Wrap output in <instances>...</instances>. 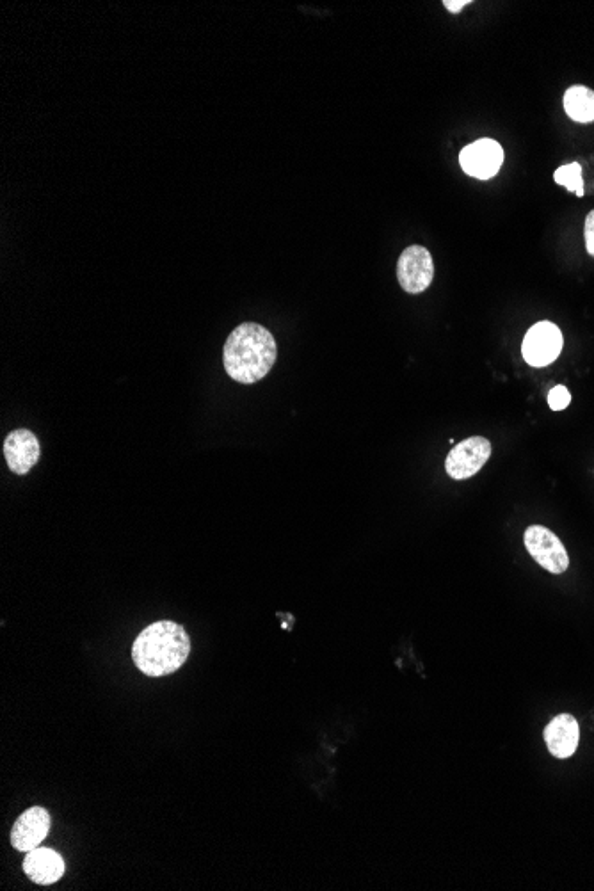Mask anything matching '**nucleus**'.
Returning a JSON list of instances; mask_svg holds the SVG:
<instances>
[{
  "instance_id": "f257e3e1",
  "label": "nucleus",
  "mask_w": 594,
  "mask_h": 891,
  "mask_svg": "<svg viewBox=\"0 0 594 891\" xmlns=\"http://www.w3.org/2000/svg\"><path fill=\"white\" fill-rule=\"evenodd\" d=\"M278 356L273 333L257 322H244L233 330L223 347L226 374L241 383L253 385L264 379Z\"/></svg>"
},
{
  "instance_id": "f03ea898",
  "label": "nucleus",
  "mask_w": 594,
  "mask_h": 891,
  "mask_svg": "<svg viewBox=\"0 0 594 891\" xmlns=\"http://www.w3.org/2000/svg\"><path fill=\"white\" fill-rule=\"evenodd\" d=\"M191 653V639L182 625L162 619L137 635L132 646V660L146 676L173 675Z\"/></svg>"
},
{
  "instance_id": "7ed1b4c3",
  "label": "nucleus",
  "mask_w": 594,
  "mask_h": 891,
  "mask_svg": "<svg viewBox=\"0 0 594 891\" xmlns=\"http://www.w3.org/2000/svg\"><path fill=\"white\" fill-rule=\"evenodd\" d=\"M523 541H525V546H527L529 554L532 555V559L538 562L541 568H545L546 571H550L554 575H561L568 570L570 557H568V552L562 545L561 539L557 538L552 530L541 527V525H532L525 530Z\"/></svg>"
},
{
  "instance_id": "20e7f679",
  "label": "nucleus",
  "mask_w": 594,
  "mask_h": 891,
  "mask_svg": "<svg viewBox=\"0 0 594 891\" xmlns=\"http://www.w3.org/2000/svg\"><path fill=\"white\" fill-rule=\"evenodd\" d=\"M397 280L408 294H422L434 280V262L429 249L410 246L397 262Z\"/></svg>"
},
{
  "instance_id": "39448f33",
  "label": "nucleus",
  "mask_w": 594,
  "mask_h": 891,
  "mask_svg": "<svg viewBox=\"0 0 594 891\" xmlns=\"http://www.w3.org/2000/svg\"><path fill=\"white\" fill-rule=\"evenodd\" d=\"M491 456V443L484 436H472L450 450L445 470L454 481H465L481 472Z\"/></svg>"
},
{
  "instance_id": "423d86ee",
  "label": "nucleus",
  "mask_w": 594,
  "mask_h": 891,
  "mask_svg": "<svg viewBox=\"0 0 594 891\" xmlns=\"http://www.w3.org/2000/svg\"><path fill=\"white\" fill-rule=\"evenodd\" d=\"M523 358L530 367H546L557 360L562 351V333L554 322L534 324L523 338Z\"/></svg>"
},
{
  "instance_id": "0eeeda50",
  "label": "nucleus",
  "mask_w": 594,
  "mask_h": 891,
  "mask_svg": "<svg viewBox=\"0 0 594 891\" xmlns=\"http://www.w3.org/2000/svg\"><path fill=\"white\" fill-rule=\"evenodd\" d=\"M504 162V150L493 139H479L459 153V164L470 177L490 180Z\"/></svg>"
},
{
  "instance_id": "6e6552de",
  "label": "nucleus",
  "mask_w": 594,
  "mask_h": 891,
  "mask_svg": "<svg viewBox=\"0 0 594 891\" xmlns=\"http://www.w3.org/2000/svg\"><path fill=\"white\" fill-rule=\"evenodd\" d=\"M49 811L41 806H33L18 817L11 829V845L20 852H31L40 847L50 831Z\"/></svg>"
},
{
  "instance_id": "1a4fd4ad",
  "label": "nucleus",
  "mask_w": 594,
  "mask_h": 891,
  "mask_svg": "<svg viewBox=\"0 0 594 891\" xmlns=\"http://www.w3.org/2000/svg\"><path fill=\"white\" fill-rule=\"evenodd\" d=\"M41 447L36 434L18 429L8 434L4 442V458L13 474L25 475L40 461Z\"/></svg>"
},
{
  "instance_id": "9d476101",
  "label": "nucleus",
  "mask_w": 594,
  "mask_h": 891,
  "mask_svg": "<svg viewBox=\"0 0 594 891\" xmlns=\"http://www.w3.org/2000/svg\"><path fill=\"white\" fill-rule=\"evenodd\" d=\"M578 740H580V726L573 715H557L545 728L546 747L555 758L566 760L575 755Z\"/></svg>"
},
{
  "instance_id": "9b49d317",
  "label": "nucleus",
  "mask_w": 594,
  "mask_h": 891,
  "mask_svg": "<svg viewBox=\"0 0 594 891\" xmlns=\"http://www.w3.org/2000/svg\"><path fill=\"white\" fill-rule=\"evenodd\" d=\"M65 870V859L47 847H38L27 852L24 859L25 875L40 886L57 883L65 875Z\"/></svg>"
},
{
  "instance_id": "f8f14e48",
  "label": "nucleus",
  "mask_w": 594,
  "mask_h": 891,
  "mask_svg": "<svg viewBox=\"0 0 594 891\" xmlns=\"http://www.w3.org/2000/svg\"><path fill=\"white\" fill-rule=\"evenodd\" d=\"M564 111L577 123L594 121V91L586 86H573L564 95Z\"/></svg>"
},
{
  "instance_id": "ddd939ff",
  "label": "nucleus",
  "mask_w": 594,
  "mask_h": 891,
  "mask_svg": "<svg viewBox=\"0 0 594 891\" xmlns=\"http://www.w3.org/2000/svg\"><path fill=\"white\" fill-rule=\"evenodd\" d=\"M554 180L555 184L566 187L571 193H575L577 196H584L582 166H580L578 162H571V164H564V166H561V168L555 171Z\"/></svg>"
},
{
  "instance_id": "4468645a",
  "label": "nucleus",
  "mask_w": 594,
  "mask_h": 891,
  "mask_svg": "<svg viewBox=\"0 0 594 891\" xmlns=\"http://www.w3.org/2000/svg\"><path fill=\"white\" fill-rule=\"evenodd\" d=\"M571 395L566 386H555L548 394V404L554 411L566 410L570 406Z\"/></svg>"
},
{
  "instance_id": "2eb2a0df",
  "label": "nucleus",
  "mask_w": 594,
  "mask_h": 891,
  "mask_svg": "<svg viewBox=\"0 0 594 891\" xmlns=\"http://www.w3.org/2000/svg\"><path fill=\"white\" fill-rule=\"evenodd\" d=\"M586 248L587 253L594 257V210L593 212H589V216L586 219Z\"/></svg>"
},
{
  "instance_id": "dca6fc26",
  "label": "nucleus",
  "mask_w": 594,
  "mask_h": 891,
  "mask_svg": "<svg viewBox=\"0 0 594 891\" xmlns=\"http://www.w3.org/2000/svg\"><path fill=\"white\" fill-rule=\"evenodd\" d=\"M468 4H470L468 0H445V2H443V6H445L450 13H459V11L465 8V6H468Z\"/></svg>"
}]
</instances>
